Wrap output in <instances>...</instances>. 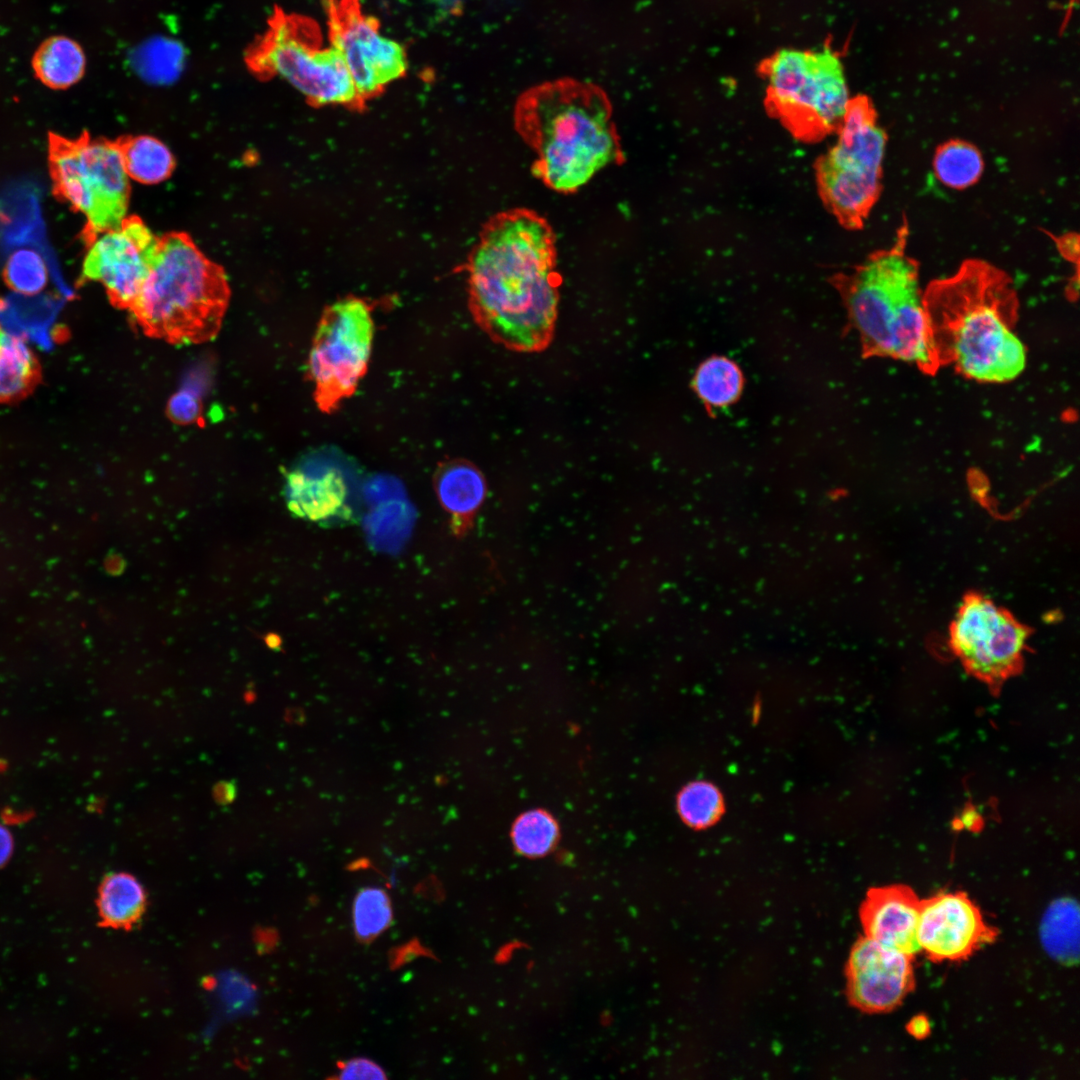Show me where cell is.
Returning a JSON list of instances; mask_svg holds the SVG:
<instances>
[{"mask_svg":"<svg viewBox=\"0 0 1080 1080\" xmlns=\"http://www.w3.org/2000/svg\"><path fill=\"white\" fill-rule=\"evenodd\" d=\"M514 126L534 154V175L558 193L576 192L624 160L611 104L588 83L557 80L527 90L516 104Z\"/></svg>","mask_w":1080,"mask_h":1080,"instance_id":"cell-3","label":"cell"},{"mask_svg":"<svg viewBox=\"0 0 1080 1080\" xmlns=\"http://www.w3.org/2000/svg\"><path fill=\"white\" fill-rule=\"evenodd\" d=\"M49 159L57 194L87 219V239L122 223L130 187L119 143L51 136Z\"/></svg>","mask_w":1080,"mask_h":1080,"instance_id":"cell-8","label":"cell"},{"mask_svg":"<svg viewBox=\"0 0 1080 1080\" xmlns=\"http://www.w3.org/2000/svg\"><path fill=\"white\" fill-rule=\"evenodd\" d=\"M913 957L864 935L859 937L845 969L849 1003L865 1013H885L898 1007L915 986Z\"/></svg>","mask_w":1080,"mask_h":1080,"instance_id":"cell-15","label":"cell"},{"mask_svg":"<svg viewBox=\"0 0 1080 1080\" xmlns=\"http://www.w3.org/2000/svg\"><path fill=\"white\" fill-rule=\"evenodd\" d=\"M129 178L144 184L167 179L174 168L168 147L151 136L128 137L118 142Z\"/></svg>","mask_w":1080,"mask_h":1080,"instance_id":"cell-22","label":"cell"},{"mask_svg":"<svg viewBox=\"0 0 1080 1080\" xmlns=\"http://www.w3.org/2000/svg\"><path fill=\"white\" fill-rule=\"evenodd\" d=\"M229 297L223 269L188 235L171 233L159 239L149 274L129 310L147 336L197 344L216 336Z\"/></svg>","mask_w":1080,"mask_h":1080,"instance_id":"cell-5","label":"cell"},{"mask_svg":"<svg viewBox=\"0 0 1080 1080\" xmlns=\"http://www.w3.org/2000/svg\"><path fill=\"white\" fill-rule=\"evenodd\" d=\"M201 414L199 399L188 391H180L174 394L167 405L168 417L177 424H190L195 422Z\"/></svg>","mask_w":1080,"mask_h":1080,"instance_id":"cell-31","label":"cell"},{"mask_svg":"<svg viewBox=\"0 0 1080 1080\" xmlns=\"http://www.w3.org/2000/svg\"><path fill=\"white\" fill-rule=\"evenodd\" d=\"M3 275L11 289L27 296L41 292L49 277L43 256L32 248H19L10 254Z\"/></svg>","mask_w":1080,"mask_h":1080,"instance_id":"cell-29","label":"cell"},{"mask_svg":"<svg viewBox=\"0 0 1080 1080\" xmlns=\"http://www.w3.org/2000/svg\"><path fill=\"white\" fill-rule=\"evenodd\" d=\"M144 906V889L134 876L118 872L103 880L99 889L98 908L106 925L128 927L140 917Z\"/></svg>","mask_w":1080,"mask_h":1080,"instance_id":"cell-20","label":"cell"},{"mask_svg":"<svg viewBox=\"0 0 1080 1080\" xmlns=\"http://www.w3.org/2000/svg\"><path fill=\"white\" fill-rule=\"evenodd\" d=\"M38 378L39 365L32 351L0 327V402L24 396Z\"/></svg>","mask_w":1080,"mask_h":1080,"instance_id":"cell-21","label":"cell"},{"mask_svg":"<svg viewBox=\"0 0 1080 1080\" xmlns=\"http://www.w3.org/2000/svg\"><path fill=\"white\" fill-rule=\"evenodd\" d=\"M392 918V904L383 889L367 887L357 893L352 906V920L359 939L368 941L376 938L390 926Z\"/></svg>","mask_w":1080,"mask_h":1080,"instance_id":"cell-28","label":"cell"},{"mask_svg":"<svg viewBox=\"0 0 1080 1080\" xmlns=\"http://www.w3.org/2000/svg\"><path fill=\"white\" fill-rule=\"evenodd\" d=\"M330 28L332 45L341 52L361 100L406 72L402 46L381 35L376 20L362 14L355 0L331 3Z\"/></svg>","mask_w":1080,"mask_h":1080,"instance_id":"cell-13","label":"cell"},{"mask_svg":"<svg viewBox=\"0 0 1080 1080\" xmlns=\"http://www.w3.org/2000/svg\"><path fill=\"white\" fill-rule=\"evenodd\" d=\"M373 337L371 309L363 299L346 297L323 311L308 357L320 411L332 413L354 394L367 372Z\"/></svg>","mask_w":1080,"mask_h":1080,"instance_id":"cell-10","label":"cell"},{"mask_svg":"<svg viewBox=\"0 0 1080 1080\" xmlns=\"http://www.w3.org/2000/svg\"><path fill=\"white\" fill-rule=\"evenodd\" d=\"M760 72L768 113L794 138L816 142L836 132L851 97L840 56L831 47L781 49Z\"/></svg>","mask_w":1080,"mask_h":1080,"instance_id":"cell-6","label":"cell"},{"mask_svg":"<svg viewBox=\"0 0 1080 1080\" xmlns=\"http://www.w3.org/2000/svg\"><path fill=\"white\" fill-rule=\"evenodd\" d=\"M88 244L83 275L100 282L114 306L129 309L149 274L159 239L138 217H129Z\"/></svg>","mask_w":1080,"mask_h":1080,"instance_id":"cell-12","label":"cell"},{"mask_svg":"<svg viewBox=\"0 0 1080 1080\" xmlns=\"http://www.w3.org/2000/svg\"><path fill=\"white\" fill-rule=\"evenodd\" d=\"M265 643L267 644V646L269 648L276 649V648H278L280 646L281 641H280L279 636H277L274 633H270V634L266 635Z\"/></svg>","mask_w":1080,"mask_h":1080,"instance_id":"cell-39","label":"cell"},{"mask_svg":"<svg viewBox=\"0 0 1080 1080\" xmlns=\"http://www.w3.org/2000/svg\"><path fill=\"white\" fill-rule=\"evenodd\" d=\"M184 58V49L179 42L157 36L143 42L132 52L131 63L144 80L168 84L181 73Z\"/></svg>","mask_w":1080,"mask_h":1080,"instance_id":"cell-25","label":"cell"},{"mask_svg":"<svg viewBox=\"0 0 1080 1080\" xmlns=\"http://www.w3.org/2000/svg\"><path fill=\"white\" fill-rule=\"evenodd\" d=\"M693 387L706 408H722L732 404L740 396L743 375L732 360L713 356L697 368Z\"/></svg>","mask_w":1080,"mask_h":1080,"instance_id":"cell-23","label":"cell"},{"mask_svg":"<svg viewBox=\"0 0 1080 1080\" xmlns=\"http://www.w3.org/2000/svg\"><path fill=\"white\" fill-rule=\"evenodd\" d=\"M32 66L38 79L46 86L64 89L82 77L85 56L74 40L56 36L40 45L34 54Z\"/></svg>","mask_w":1080,"mask_h":1080,"instance_id":"cell-19","label":"cell"},{"mask_svg":"<svg viewBox=\"0 0 1080 1080\" xmlns=\"http://www.w3.org/2000/svg\"><path fill=\"white\" fill-rule=\"evenodd\" d=\"M1028 629L992 600L971 594L950 628V644L966 671L993 690L1022 668Z\"/></svg>","mask_w":1080,"mask_h":1080,"instance_id":"cell-11","label":"cell"},{"mask_svg":"<svg viewBox=\"0 0 1080 1080\" xmlns=\"http://www.w3.org/2000/svg\"><path fill=\"white\" fill-rule=\"evenodd\" d=\"M13 851V839L8 829L0 824V867L10 858Z\"/></svg>","mask_w":1080,"mask_h":1080,"instance_id":"cell-36","label":"cell"},{"mask_svg":"<svg viewBox=\"0 0 1080 1080\" xmlns=\"http://www.w3.org/2000/svg\"><path fill=\"white\" fill-rule=\"evenodd\" d=\"M923 304L940 367L982 383L1009 382L1023 372L1019 300L1005 271L967 259L953 275L928 284Z\"/></svg>","mask_w":1080,"mask_h":1080,"instance_id":"cell-2","label":"cell"},{"mask_svg":"<svg viewBox=\"0 0 1080 1080\" xmlns=\"http://www.w3.org/2000/svg\"><path fill=\"white\" fill-rule=\"evenodd\" d=\"M1041 940L1046 951L1063 963L1078 958V908L1070 899L1052 904L1041 923Z\"/></svg>","mask_w":1080,"mask_h":1080,"instance_id":"cell-26","label":"cell"},{"mask_svg":"<svg viewBox=\"0 0 1080 1080\" xmlns=\"http://www.w3.org/2000/svg\"><path fill=\"white\" fill-rule=\"evenodd\" d=\"M908 1031L916 1038H924L929 1033L928 1019L924 1016H916L908 1023Z\"/></svg>","mask_w":1080,"mask_h":1080,"instance_id":"cell-38","label":"cell"},{"mask_svg":"<svg viewBox=\"0 0 1080 1080\" xmlns=\"http://www.w3.org/2000/svg\"><path fill=\"white\" fill-rule=\"evenodd\" d=\"M103 566L108 575L116 577L125 571L127 562L120 553L111 551L104 558Z\"/></svg>","mask_w":1080,"mask_h":1080,"instance_id":"cell-35","label":"cell"},{"mask_svg":"<svg viewBox=\"0 0 1080 1080\" xmlns=\"http://www.w3.org/2000/svg\"><path fill=\"white\" fill-rule=\"evenodd\" d=\"M303 19L276 11L268 32L248 52L249 67L262 77L280 75L317 105H353L361 98L341 52L318 48Z\"/></svg>","mask_w":1080,"mask_h":1080,"instance_id":"cell-9","label":"cell"},{"mask_svg":"<svg viewBox=\"0 0 1080 1080\" xmlns=\"http://www.w3.org/2000/svg\"><path fill=\"white\" fill-rule=\"evenodd\" d=\"M1056 246L1061 255L1068 261L1078 266L1079 263V237L1077 233H1067L1055 238Z\"/></svg>","mask_w":1080,"mask_h":1080,"instance_id":"cell-33","label":"cell"},{"mask_svg":"<svg viewBox=\"0 0 1080 1080\" xmlns=\"http://www.w3.org/2000/svg\"><path fill=\"white\" fill-rule=\"evenodd\" d=\"M933 168L941 183L959 190L979 180L984 170V162L980 151L973 144L953 139L937 147Z\"/></svg>","mask_w":1080,"mask_h":1080,"instance_id":"cell-24","label":"cell"},{"mask_svg":"<svg viewBox=\"0 0 1080 1080\" xmlns=\"http://www.w3.org/2000/svg\"><path fill=\"white\" fill-rule=\"evenodd\" d=\"M433 484L440 505L450 517L451 530L463 536L472 527L487 494L483 474L472 463L454 459L438 466Z\"/></svg>","mask_w":1080,"mask_h":1080,"instance_id":"cell-18","label":"cell"},{"mask_svg":"<svg viewBox=\"0 0 1080 1080\" xmlns=\"http://www.w3.org/2000/svg\"><path fill=\"white\" fill-rule=\"evenodd\" d=\"M556 237L525 208L494 216L468 262L469 304L494 341L521 352L545 348L555 327L561 277Z\"/></svg>","mask_w":1080,"mask_h":1080,"instance_id":"cell-1","label":"cell"},{"mask_svg":"<svg viewBox=\"0 0 1080 1080\" xmlns=\"http://www.w3.org/2000/svg\"><path fill=\"white\" fill-rule=\"evenodd\" d=\"M983 826V819L976 808L972 805H968L962 812L959 818L954 821L955 829H967L970 831H978Z\"/></svg>","mask_w":1080,"mask_h":1080,"instance_id":"cell-34","label":"cell"},{"mask_svg":"<svg viewBox=\"0 0 1080 1080\" xmlns=\"http://www.w3.org/2000/svg\"><path fill=\"white\" fill-rule=\"evenodd\" d=\"M236 794L235 788L231 783H219L215 785L213 795L215 800L221 804H227L234 799Z\"/></svg>","mask_w":1080,"mask_h":1080,"instance_id":"cell-37","label":"cell"},{"mask_svg":"<svg viewBox=\"0 0 1080 1080\" xmlns=\"http://www.w3.org/2000/svg\"><path fill=\"white\" fill-rule=\"evenodd\" d=\"M836 133L834 145L816 161L817 189L837 221L858 230L881 194L887 135L865 95L850 98Z\"/></svg>","mask_w":1080,"mask_h":1080,"instance_id":"cell-7","label":"cell"},{"mask_svg":"<svg viewBox=\"0 0 1080 1080\" xmlns=\"http://www.w3.org/2000/svg\"><path fill=\"white\" fill-rule=\"evenodd\" d=\"M558 838L559 827L556 820L542 809L522 813L512 825V844L522 856L543 857L552 851Z\"/></svg>","mask_w":1080,"mask_h":1080,"instance_id":"cell-27","label":"cell"},{"mask_svg":"<svg viewBox=\"0 0 1080 1080\" xmlns=\"http://www.w3.org/2000/svg\"><path fill=\"white\" fill-rule=\"evenodd\" d=\"M677 808L685 823L695 828H703L718 819L723 810V800L714 785L697 781L680 791Z\"/></svg>","mask_w":1080,"mask_h":1080,"instance_id":"cell-30","label":"cell"},{"mask_svg":"<svg viewBox=\"0 0 1080 1080\" xmlns=\"http://www.w3.org/2000/svg\"><path fill=\"white\" fill-rule=\"evenodd\" d=\"M903 218L893 245L833 277L863 356L901 360L933 376L941 368L919 286V264L907 254Z\"/></svg>","mask_w":1080,"mask_h":1080,"instance_id":"cell-4","label":"cell"},{"mask_svg":"<svg viewBox=\"0 0 1080 1080\" xmlns=\"http://www.w3.org/2000/svg\"><path fill=\"white\" fill-rule=\"evenodd\" d=\"M286 497L290 512L318 523L349 521L356 514L344 473L330 465L290 471Z\"/></svg>","mask_w":1080,"mask_h":1080,"instance_id":"cell-17","label":"cell"},{"mask_svg":"<svg viewBox=\"0 0 1080 1080\" xmlns=\"http://www.w3.org/2000/svg\"><path fill=\"white\" fill-rule=\"evenodd\" d=\"M340 1079H383L384 1070L375 1062L366 1058H354L339 1066Z\"/></svg>","mask_w":1080,"mask_h":1080,"instance_id":"cell-32","label":"cell"},{"mask_svg":"<svg viewBox=\"0 0 1080 1080\" xmlns=\"http://www.w3.org/2000/svg\"><path fill=\"white\" fill-rule=\"evenodd\" d=\"M997 936L998 930L962 891H942L921 899L917 941L920 952L932 962L965 960Z\"/></svg>","mask_w":1080,"mask_h":1080,"instance_id":"cell-14","label":"cell"},{"mask_svg":"<svg viewBox=\"0 0 1080 1080\" xmlns=\"http://www.w3.org/2000/svg\"><path fill=\"white\" fill-rule=\"evenodd\" d=\"M921 899L904 884L870 888L860 906L864 936L914 956L920 952L917 930Z\"/></svg>","mask_w":1080,"mask_h":1080,"instance_id":"cell-16","label":"cell"}]
</instances>
